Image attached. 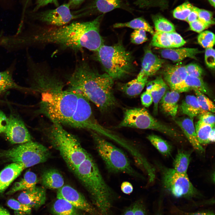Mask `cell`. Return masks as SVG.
<instances>
[{
  "mask_svg": "<svg viewBox=\"0 0 215 215\" xmlns=\"http://www.w3.org/2000/svg\"><path fill=\"white\" fill-rule=\"evenodd\" d=\"M171 213L172 215H215L212 211L206 210L195 212H189L183 211L176 207H172Z\"/></svg>",
  "mask_w": 215,
  "mask_h": 215,
  "instance_id": "ee69618b",
  "label": "cell"
},
{
  "mask_svg": "<svg viewBox=\"0 0 215 215\" xmlns=\"http://www.w3.org/2000/svg\"><path fill=\"white\" fill-rule=\"evenodd\" d=\"M0 215H11L5 208L0 206Z\"/></svg>",
  "mask_w": 215,
  "mask_h": 215,
  "instance_id": "680465c9",
  "label": "cell"
},
{
  "mask_svg": "<svg viewBox=\"0 0 215 215\" xmlns=\"http://www.w3.org/2000/svg\"><path fill=\"white\" fill-rule=\"evenodd\" d=\"M155 215H163V213H162V211L160 209L158 211V212L156 213V214Z\"/></svg>",
  "mask_w": 215,
  "mask_h": 215,
  "instance_id": "94428289",
  "label": "cell"
},
{
  "mask_svg": "<svg viewBox=\"0 0 215 215\" xmlns=\"http://www.w3.org/2000/svg\"><path fill=\"white\" fill-rule=\"evenodd\" d=\"M193 7L194 6L189 2H185L174 10L173 12V16L175 19L185 21Z\"/></svg>",
  "mask_w": 215,
  "mask_h": 215,
  "instance_id": "d590c367",
  "label": "cell"
},
{
  "mask_svg": "<svg viewBox=\"0 0 215 215\" xmlns=\"http://www.w3.org/2000/svg\"><path fill=\"white\" fill-rule=\"evenodd\" d=\"M190 30L200 33L209 27L198 19L189 23Z\"/></svg>",
  "mask_w": 215,
  "mask_h": 215,
  "instance_id": "681fc988",
  "label": "cell"
},
{
  "mask_svg": "<svg viewBox=\"0 0 215 215\" xmlns=\"http://www.w3.org/2000/svg\"><path fill=\"white\" fill-rule=\"evenodd\" d=\"M12 89L22 90L28 89L20 86L16 83L9 70L0 71V95Z\"/></svg>",
  "mask_w": 215,
  "mask_h": 215,
  "instance_id": "4dcf8cb0",
  "label": "cell"
},
{
  "mask_svg": "<svg viewBox=\"0 0 215 215\" xmlns=\"http://www.w3.org/2000/svg\"><path fill=\"white\" fill-rule=\"evenodd\" d=\"M34 18L48 25L53 27L63 26L73 20L80 17L78 14L72 13L69 4H64L54 9L36 13Z\"/></svg>",
  "mask_w": 215,
  "mask_h": 215,
  "instance_id": "7c38bea8",
  "label": "cell"
},
{
  "mask_svg": "<svg viewBox=\"0 0 215 215\" xmlns=\"http://www.w3.org/2000/svg\"><path fill=\"white\" fill-rule=\"evenodd\" d=\"M12 144H22L32 141L31 136L24 122L19 116L12 114L8 117V122L4 133Z\"/></svg>",
  "mask_w": 215,
  "mask_h": 215,
  "instance_id": "5bb4252c",
  "label": "cell"
},
{
  "mask_svg": "<svg viewBox=\"0 0 215 215\" xmlns=\"http://www.w3.org/2000/svg\"><path fill=\"white\" fill-rule=\"evenodd\" d=\"M25 168L23 165L13 162L0 172V193L4 191Z\"/></svg>",
  "mask_w": 215,
  "mask_h": 215,
  "instance_id": "44dd1931",
  "label": "cell"
},
{
  "mask_svg": "<svg viewBox=\"0 0 215 215\" xmlns=\"http://www.w3.org/2000/svg\"><path fill=\"white\" fill-rule=\"evenodd\" d=\"M200 53L198 49L190 48L164 49L160 51L162 58L169 59L174 62H179L186 58L196 59V55Z\"/></svg>",
  "mask_w": 215,
  "mask_h": 215,
  "instance_id": "7402d4cb",
  "label": "cell"
},
{
  "mask_svg": "<svg viewBox=\"0 0 215 215\" xmlns=\"http://www.w3.org/2000/svg\"><path fill=\"white\" fill-rule=\"evenodd\" d=\"M114 28L128 27L135 30H143L153 35L154 32L152 27L143 17H139L133 19L127 22L119 23L114 24Z\"/></svg>",
  "mask_w": 215,
  "mask_h": 215,
  "instance_id": "f546056e",
  "label": "cell"
},
{
  "mask_svg": "<svg viewBox=\"0 0 215 215\" xmlns=\"http://www.w3.org/2000/svg\"><path fill=\"white\" fill-rule=\"evenodd\" d=\"M98 60L105 71L114 80L130 74L133 69L131 53L121 43L112 46L104 44L96 52Z\"/></svg>",
  "mask_w": 215,
  "mask_h": 215,
  "instance_id": "8992f818",
  "label": "cell"
},
{
  "mask_svg": "<svg viewBox=\"0 0 215 215\" xmlns=\"http://www.w3.org/2000/svg\"><path fill=\"white\" fill-rule=\"evenodd\" d=\"M150 45L153 47L165 49L173 48L168 33L156 31L153 35Z\"/></svg>",
  "mask_w": 215,
  "mask_h": 215,
  "instance_id": "e575fe53",
  "label": "cell"
},
{
  "mask_svg": "<svg viewBox=\"0 0 215 215\" xmlns=\"http://www.w3.org/2000/svg\"><path fill=\"white\" fill-rule=\"evenodd\" d=\"M168 33L173 48L180 47L186 43V42L185 40L175 31Z\"/></svg>",
  "mask_w": 215,
  "mask_h": 215,
  "instance_id": "f6af8a7d",
  "label": "cell"
},
{
  "mask_svg": "<svg viewBox=\"0 0 215 215\" xmlns=\"http://www.w3.org/2000/svg\"><path fill=\"white\" fill-rule=\"evenodd\" d=\"M43 131L50 144L59 152L67 167L73 173L90 154L76 137L60 124L52 123L44 128Z\"/></svg>",
  "mask_w": 215,
  "mask_h": 215,
  "instance_id": "5b68a950",
  "label": "cell"
},
{
  "mask_svg": "<svg viewBox=\"0 0 215 215\" xmlns=\"http://www.w3.org/2000/svg\"><path fill=\"white\" fill-rule=\"evenodd\" d=\"M163 80L171 90L181 83L185 78L188 74L185 66L168 65L162 72Z\"/></svg>",
  "mask_w": 215,
  "mask_h": 215,
  "instance_id": "d6986e66",
  "label": "cell"
},
{
  "mask_svg": "<svg viewBox=\"0 0 215 215\" xmlns=\"http://www.w3.org/2000/svg\"><path fill=\"white\" fill-rule=\"evenodd\" d=\"M141 99L142 104L145 107H148L152 104L153 99L149 90L146 89L141 95Z\"/></svg>",
  "mask_w": 215,
  "mask_h": 215,
  "instance_id": "f907efd6",
  "label": "cell"
},
{
  "mask_svg": "<svg viewBox=\"0 0 215 215\" xmlns=\"http://www.w3.org/2000/svg\"><path fill=\"white\" fill-rule=\"evenodd\" d=\"M198 8L194 6L192 10L185 20L188 23L198 19Z\"/></svg>",
  "mask_w": 215,
  "mask_h": 215,
  "instance_id": "11a10c76",
  "label": "cell"
},
{
  "mask_svg": "<svg viewBox=\"0 0 215 215\" xmlns=\"http://www.w3.org/2000/svg\"><path fill=\"white\" fill-rule=\"evenodd\" d=\"M163 186L174 197L191 200L201 196L190 181L187 173L176 171L173 168L161 167Z\"/></svg>",
  "mask_w": 215,
  "mask_h": 215,
  "instance_id": "8fae6325",
  "label": "cell"
},
{
  "mask_svg": "<svg viewBox=\"0 0 215 215\" xmlns=\"http://www.w3.org/2000/svg\"><path fill=\"white\" fill-rule=\"evenodd\" d=\"M164 61L153 53L148 48L145 50L142 62V68L137 77L141 79L155 74L162 67Z\"/></svg>",
  "mask_w": 215,
  "mask_h": 215,
  "instance_id": "2e32d148",
  "label": "cell"
},
{
  "mask_svg": "<svg viewBox=\"0 0 215 215\" xmlns=\"http://www.w3.org/2000/svg\"><path fill=\"white\" fill-rule=\"evenodd\" d=\"M54 215H82L78 209L66 200L57 198L51 208Z\"/></svg>",
  "mask_w": 215,
  "mask_h": 215,
  "instance_id": "4316f807",
  "label": "cell"
},
{
  "mask_svg": "<svg viewBox=\"0 0 215 215\" xmlns=\"http://www.w3.org/2000/svg\"><path fill=\"white\" fill-rule=\"evenodd\" d=\"M57 198L66 200L78 210L84 211L90 215H101L97 209L88 202L84 196L70 185H64L58 189Z\"/></svg>",
  "mask_w": 215,
  "mask_h": 215,
  "instance_id": "4fadbf2b",
  "label": "cell"
},
{
  "mask_svg": "<svg viewBox=\"0 0 215 215\" xmlns=\"http://www.w3.org/2000/svg\"><path fill=\"white\" fill-rule=\"evenodd\" d=\"M211 5L213 7H215V0H208Z\"/></svg>",
  "mask_w": 215,
  "mask_h": 215,
  "instance_id": "91938a15",
  "label": "cell"
},
{
  "mask_svg": "<svg viewBox=\"0 0 215 215\" xmlns=\"http://www.w3.org/2000/svg\"><path fill=\"white\" fill-rule=\"evenodd\" d=\"M41 181L44 186L49 189H58L64 185L63 177L55 169L45 171L42 174Z\"/></svg>",
  "mask_w": 215,
  "mask_h": 215,
  "instance_id": "cb8c5ba5",
  "label": "cell"
},
{
  "mask_svg": "<svg viewBox=\"0 0 215 215\" xmlns=\"http://www.w3.org/2000/svg\"><path fill=\"white\" fill-rule=\"evenodd\" d=\"M50 156V151L47 147L32 141L0 152V158L20 163L25 168L45 162Z\"/></svg>",
  "mask_w": 215,
  "mask_h": 215,
  "instance_id": "30bf717a",
  "label": "cell"
},
{
  "mask_svg": "<svg viewBox=\"0 0 215 215\" xmlns=\"http://www.w3.org/2000/svg\"><path fill=\"white\" fill-rule=\"evenodd\" d=\"M38 181L36 174L32 171H28L23 177L19 181L16 182L12 188L7 194L10 195L21 190H26L35 188Z\"/></svg>",
  "mask_w": 215,
  "mask_h": 215,
  "instance_id": "d4e9b609",
  "label": "cell"
},
{
  "mask_svg": "<svg viewBox=\"0 0 215 215\" xmlns=\"http://www.w3.org/2000/svg\"><path fill=\"white\" fill-rule=\"evenodd\" d=\"M151 18L156 31L168 33L175 31L173 24L160 15H153Z\"/></svg>",
  "mask_w": 215,
  "mask_h": 215,
  "instance_id": "836d02e7",
  "label": "cell"
},
{
  "mask_svg": "<svg viewBox=\"0 0 215 215\" xmlns=\"http://www.w3.org/2000/svg\"><path fill=\"white\" fill-rule=\"evenodd\" d=\"M121 189L124 193L129 194L133 192V187L132 184L129 182L124 181L121 184Z\"/></svg>",
  "mask_w": 215,
  "mask_h": 215,
  "instance_id": "db71d44e",
  "label": "cell"
},
{
  "mask_svg": "<svg viewBox=\"0 0 215 215\" xmlns=\"http://www.w3.org/2000/svg\"><path fill=\"white\" fill-rule=\"evenodd\" d=\"M49 4H53L56 6H59L58 0H36V6L33 9V11H36L40 8Z\"/></svg>",
  "mask_w": 215,
  "mask_h": 215,
  "instance_id": "816d5d0a",
  "label": "cell"
},
{
  "mask_svg": "<svg viewBox=\"0 0 215 215\" xmlns=\"http://www.w3.org/2000/svg\"><path fill=\"white\" fill-rule=\"evenodd\" d=\"M147 138L162 154L166 156L171 155L172 146L167 141L159 136L153 134L148 135Z\"/></svg>",
  "mask_w": 215,
  "mask_h": 215,
  "instance_id": "d6a6232c",
  "label": "cell"
},
{
  "mask_svg": "<svg viewBox=\"0 0 215 215\" xmlns=\"http://www.w3.org/2000/svg\"><path fill=\"white\" fill-rule=\"evenodd\" d=\"M201 109L203 110L215 112V105L213 102L204 93L196 89L194 90Z\"/></svg>",
  "mask_w": 215,
  "mask_h": 215,
  "instance_id": "8d00e7d4",
  "label": "cell"
},
{
  "mask_svg": "<svg viewBox=\"0 0 215 215\" xmlns=\"http://www.w3.org/2000/svg\"><path fill=\"white\" fill-rule=\"evenodd\" d=\"M29 64L30 88L41 96L36 113L45 116L51 123L66 125L75 110L78 94L64 89L62 79L47 65L33 61Z\"/></svg>",
  "mask_w": 215,
  "mask_h": 215,
  "instance_id": "6da1fadb",
  "label": "cell"
},
{
  "mask_svg": "<svg viewBox=\"0 0 215 215\" xmlns=\"http://www.w3.org/2000/svg\"><path fill=\"white\" fill-rule=\"evenodd\" d=\"M46 199L44 188L37 187L24 191L18 197V201L32 209L37 208L41 207L45 203Z\"/></svg>",
  "mask_w": 215,
  "mask_h": 215,
  "instance_id": "e0dca14e",
  "label": "cell"
},
{
  "mask_svg": "<svg viewBox=\"0 0 215 215\" xmlns=\"http://www.w3.org/2000/svg\"><path fill=\"white\" fill-rule=\"evenodd\" d=\"M179 93L174 90H168L159 103L162 111L168 115L174 117L177 112Z\"/></svg>",
  "mask_w": 215,
  "mask_h": 215,
  "instance_id": "603a6c76",
  "label": "cell"
},
{
  "mask_svg": "<svg viewBox=\"0 0 215 215\" xmlns=\"http://www.w3.org/2000/svg\"><path fill=\"white\" fill-rule=\"evenodd\" d=\"M215 132V128L214 127L211 130L209 137V141L210 143L214 142Z\"/></svg>",
  "mask_w": 215,
  "mask_h": 215,
  "instance_id": "6f0895ef",
  "label": "cell"
},
{
  "mask_svg": "<svg viewBox=\"0 0 215 215\" xmlns=\"http://www.w3.org/2000/svg\"><path fill=\"white\" fill-rule=\"evenodd\" d=\"M147 40L146 31L143 30H135L130 36L131 42L135 44H141Z\"/></svg>",
  "mask_w": 215,
  "mask_h": 215,
  "instance_id": "7bdbcfd3",
  "label": "cell"
},
{
  "mask_svg": "<svg viewBox=\"0 0 215 215\" xmlns=\"http://www.w3.org/2000/svg\"><path fill=\"white\" fill-rule=\"evenodd\" d=\"M194 89L197 90L209 96L211 95L209 89L202 78L188 75L183 81L175 87L173 90L180 93Z\"/></svg>",
  "mask_w": 215,
  "mask_h": 215,
  "instance_id": "ffe728a7",
  "label": "cell"
},
{
  "mask_svg": "<svg viewBox=\"0 0 215 215\" xmlns=\"http://www.w3.org/2000/svg\"><path fill=\"white\" fill-rule=\"evenodd\" d=\"M191 152L189 151L179 150L173 160V168L177 172L187 173L191 159Z\"/></svg>",
  "mask_w": 215,
  "mask_h": 215,
  "instance_id": "f1b7e54d",
  "label": "cell"
},
{
  "mask_svg": "<svg viewBox=\"0 0 215 215\" xmlns=\"http://www.w3.org/2000/svg\"><path fill=\"white\" fill-rule=\"evenodd\" d=\"M198 19L208 26L214 24V20L213 13L211 11L206 10L198 8Z\"/></svg>",
  "mask_w": 215,
  "mask_h": 215,
  "instance_id": "b9f144b4",
  "label": "cell"
},
{
  "mask_svg": "<svg viewBox=\"0 0 215 215\" xmlns=\"http://www.w3.org/2000/svg\"><path fill=\"white\" fill-rule=\"evenodd\" d=\"M116 127L154 130L164 134L178 142L182 138V135L178 130L155 119L144 108H135L125 110L123 119Z\"/></svg>",
  "mask_w": 215,
  "mask_h": 215,
  "instance_id": "ba28073f",
  "label": "cell"
},
{
  "mask_svg": "<svg viewBox=\"0 0 215 215\" xmlns=\"http://www.w3.org/2000/svg\"><path fill=\"white\" fill-rule=\"evenodd\" d=\"M8 122V117L0 110V134L4 133L6 129Z\"/></svg>",
  "mask_w": 215,
  "mask_h": 215,
  "instance_id": "f5cc1de1",
  "label": "cell"
},
{
  "mask_svg": "<svg viewBox=\"0 0 215 215\" xmlns=\"http://www.w3.org/2000/svg\"><path fill=\"white\" fill-rule=\"evenodd\" d=\"M67 89L85 97L102 112L112 109L117 102L113 91L114 80L101 74L86 61L79 62L67 78Z\"/></svg>",
  "mask_w": 215,
  "mask_h": 215,
  "instance_id": "3957f363",
  "label": "cell"
},
{
  "mask_svg": "<svg viewBox=\"0 0 215 215\" xmlns=\"http://www.w3.org/2000/svg\"><path fill=\"white\" fill-rule=\"evenodd\" d=\"M96 150L110 173H124L137 178H142L141 174L133 167L125 152L103 136L90 131Z\"/></svg>",
  "mask_w": 215,
  "mask_h": 215,
  "instance_id": "52a82bcc",
  "label": "cell"
},
{
  "mask_svg": "<svg viewBox=\"0 0 215 215\" xmlns=\"http://www.w3.org/2000/svg\"><path fill=\"white\" fill-rule=\"evenodd\" d=\"M197 40L200 45L204 48L213 47L215 44V35L210 31H204L199 34Z\"/></svg>",
  "mask_w": 215,
  "mask_h": 215,
  "instance_id": "f35d334b",
  "label": "cell"
},
{
  "mask_svg": "<svg viewBox=\"0 0 215 215\" xmlns=\"http://www.w3.org/2000/svg\"><path fill=\"white\" fill-rule=\"evenodd\" d=\"M147 84L146 90L150 91L154 103L153 112L154 114L156 115L157 113L159 104L162 98L154 80Z\"/></svg>",
  "mask_w": 215,
  "mask_h": 215,
  "instance_id": "60d3db41",
  "label": "cell"
},
{
  "mask_svg": "<svg viewBox=\"0 0 215 215\" xmlns=\"http://www.w3.org/2000/svg\"><path fill=\"white\" fill-rule=\"evenodd\" d=\"M7 203L8 206L14 210L16 215H29L31 213V208L15 199H9Z\"/></svg>",
  "mask_w": 215,
  "mask_h": 215,
  "instance_id": "74e56055",
  "label": "cell"
},
{
  "mask_svg": "<svg viewBox=\"0 0 215 215\" xmlns=\"http://www.w3.org/2000/svg\"><path fill=\"white\" fill-rule=\"evenodd\" d=\"M73 173L101 215H110L116 194L105 181L92 156L89 154Z\"/></svg>",
  "mask_w": 215,
  "mask_h": 215,
  "instance_id": "277c9868",
  "label": "cell"
},
{
  "mask_svg": "<svg viewBox=\"0 0 215 215\" xmlns=\"http://www.w3.org/2000/svg\"><path fill=\"white\" fill-rule=\"evenodd\" d=\"M118 8L130 12L132 10L121 0H93L87 6L75 13L80 14L82 17L96 14H104Z\"/></svg>",
  "mask_w": 215,
  "mask_h": 215,
  "instance_id": "9a60e30c",
  "label": "cell"
},
{
  "mask_svg": "<svg viewBox=\"0 0 215 215\" xmlns=\"http://www.w3.org/2000/svg\"><path fill=\"white\" fill-rule=\"evenodd\" d=\"M215 50L213 47L206 48L205 54V60L207 66L214 69L215 67Z\"/></svg>",
  "mask_w": 215,
  "mask_h": 215,
  "instance_id": "c3c4849f",
  "label": "cell"
},
{
  "mask_svg": "<svg viewBox=\"0 0 215 215\" xmlns=\"http://www.w3.org/2000/svg\"><path fill=\"white\" fill-rule=\"evenodd\" d=\"M122 215H147L145 206L141 200H138L124 211Z\"/></svg>",
  "mask_w": 215,
  "mask_h": 215,
  "instance_id": "ab89813d",
  "label": "cell"
},
{
  "mask_svg": "<svg viewBox=\"0 0 215 215\" xmlns=\"http://www.w3.org/2000/svg\"><path fill=\"white\" fill-rule=\"evenodd\" d=\"M148 79L145 77L139 79L136 78L126 83L120 85L118 88L129 96H137L141 93L148 82Z\"/></svg>",
  "mask_w": 215,
  "mask_h": 215,
  "instance_id": "484cf974",
  "label": "cell"
},
{
  "mask_svg": "<svg viewBox=\"0 0 215 215\" xmlns=\"http://www.w3.org/2000/svg\"><path fill=\"white\" fill-rule=\"evenodd\" d=\"M104 14L93 20L75 22L60 27L40 28L21 37L22 44H53L76 51L84 48L96 52L104 44L99 32Z\"/></svg>",
  "mask_w": 215,
  "mask_h": 215,
  "instance_id": "7a4b0ae2",
  "label": "cell"
},
{
  "mask_svg": "<svg viewBox=\"0 0 215 215\" xmlns=\"http://www.w3.org/2000/svg\"><path fill=\"white\" fill-rule=\"evenodd\" d=\"M180 108L183 114L193 118L197 116L202 110L196 96L193 95L186 96L182 101Z\"/></svg>",
  "mask_w": 215,
  "mask_h": 215,
  "instance_id": "83f0119b",
  "label": "cell"
},
{
  "mask_svg": "<svg viewBox=\"0 0 215 215\" xmlns=\"http://www.w3.org/2000/svg\"><path fill=\"white\" fill-rule=\"evenodd\" d=\"M174 119L193 148L199 152H204V148L198 141L193 118L188 117Z\"/></svg>",
  "mask_w": 215,
  "mask_h": 215,
  "instance_id": "ac0fdd59",
  "label": "cell"
},
{
  "mask_svg": "<svg viewBox=\"0 0 215 215\" xmlns=\"http://www.w3.org/2000/svg\"><path fill=\"white\" fill-rule=\"evenodd\" d=\"M70 9L78 7L85 0H69Z\"/></svg>",
  "mask_w": 215,
  "mask_h": 215,
  "instance_id": "9f6ffc18",
  "label": "cell"
},
{
  "mask_svg": "<svg viewBox=\"0 0 215 215\" xmlns=\"http://www.w3.org/2000/svg\"><path fill=\"white\" fill-rule=\"evenodd\" d=\"M199 120L213 126H215V116L213 113L202 110L197 116Z\"/></svg>",
  "mask_w": 215,
  "mask_h": 215,
  "instance_id": "bcb514c9",
  "label": "cell"
},
{
  "mask_svg": "<svg viewBox=\"0 0 215 215\" xmlns=\"http://www.w3.org/2000/svg\"><path fill=\"white\" fill-rule=\"evenodd\" d=\"M197 138L199 143L206 145L209 143V137L215 126L206 124L199 120L194 125Z\"/></svg>",
  "mask_w": 215,
  "mask_h": 215,
  "instance_id": "1f68e13d",
  "label": "cell"
},
{
  "mask_svg": "<svg viewBox=\"0 0 215 215\" xmlns=\"http://www.w3.org/2000/svg\"><path fill=\"white\" fill-rule=\"evenodd\" d=\"M78 94L76 108L67 126L93 131L115 142L117 141L119 135L99 124L93 113L90 101L82 95Z\"/></svg>",
  "mask_w": 215,
  "mask_h": 215,
  "instance_id": "9c48e42d",
  "label": "cell"
},
{
  "mask_svg": "<svg viewBox=\"0 0 215 215\" xmlns=\"http://www.w3.org/2000/svg\"><path fill=\"white\" fill-rule=\"evenodd\" d=\"M185 66L188 75L202 78L203 70L199 65L191 63Z\"/></svg>",
  "mask_w": 215,
  "mask_h": 215,
  "instance_id": "7dc6e473",
  "label": "cell"
}]
</instances>
